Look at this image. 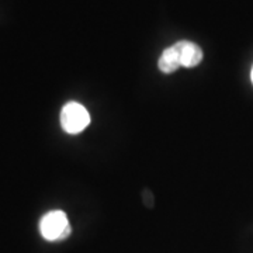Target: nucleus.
<instances>
[{"label": "nucleus", "instance_id": "1", "mask_svg": "<svg viewBox=\"0 0 253 253\" xmlns=\"http://www.w3.org/2000/svg\"><path fill=\"white\" fill-rule=\"evenodd\" d=\"M40 232L42 238L49 242L66 239L72 232L68 215L61 210H54V211L46 212L45 215L41 218Z\"/></svg>", "mask_w": 253, "mask_h": 253}, {"label": "nucleus", "instance_id": "2", "mask_svg": "<svg viewBox=\"0 0 253 253\" xmlns=\"http://www.w3.org/2000/svg\"><path fill=\"white\" fill-rule=\"evenodd\" d=\"M90 124V114L87 109L78 103L69 101L61 110V126L66 134H81Z\"/></svg>", "mask_w": 253, "mask_h": 253}, {"label": "nucleus", "instance_id": "3", "mask_svg": "<svg viewBox=\"0 0 253 253\" xmlns=\"http://www.w3.org/2000/svg\"><path fill=\"white\" fill-rule=\"evenodd\" d=\"M176 45H177L179 54H180L181 66H184V68H194V66L200 65V62L203 61V58H204L203 49L196 42L183 40V41L176 42Z\"/></svg>", "mask_w": 253, "mask_h": 253}, {"label": "nucleus", "instance_id": "4", "mask_svg": "<svg viewBox=\"0 0 253 253\" xmlns=\"http://www.w3.org/2000/svg\"><path fill=\"white\" fill-rule=\"evenodd\" d=\"M180 66V54H179V49H177L176 44L168 46L166 49H163L162 55L158 59V68H159L161 72L173 73L176 72Z\"/></svg>", "mask_w": 253, "mask_h": 253}, {"label": "nucleus", "instance_id": "5", "mask_svg": "<svg viewBox=\"0 0 253 253\" xmlns=\"http://www.w3.org/2000/svg\"><path fill=\"white\" fill-rule=\"evenodd\" d=\"M251 81H252V84H253V66H252V71H251Z\"/></svg>", "mask_w": 253, "mask_h": 253}]
</instances>
